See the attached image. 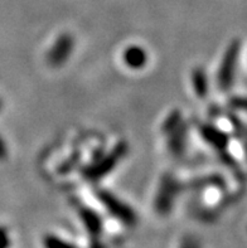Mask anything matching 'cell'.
I'll return each instance as SVG.
<instances>
[{"label": "cell", "mask_w": 247, "mask_h": 248, "mask_svg": "<svg viewBox=\"0 0 247 248\" xmlns=\"http://www.w3.org/2000/svg\"><path fill=\"white\" fill-rule=\"evenodd\" d=\"M99 198L114 217H116L119 220H121L122 223L128 224V226L134 224V222L136 220L134 211L124 202L116 198L115 195L111 194L110 192H106V190L99 192Z\"/></svg>", "instance_id": "obj_1"}, {"label": "cell", "mask_w": 247, "mask_h": 248, "mask_svg": "<svg viewBox=\"0 0 247 248\" xmlns=\"http://www.w3.org/2000/svg\"><path fill=\"white\" fill-rule=\"evenodd\" d=\"M126 150L125 144H120L119 146H116L115 150H113L107 156L102 157L99 163L91 165L86 171V175L91 179H100L103 175L109 174L114 168L116 167V164L119 163L120 159L124 156Z\"/></svg>", "instance_id": "obj_2"}, {"label": "cell", "mask_w": 247, "mask_h": 248, "mask_svg": "<svg viewBox=\"0 0 247 248\" xmlns=\"http://www.w3.org/2000/svg\"><path fill=\"white\" fill-rule=\"evenodd\" d=\"M75 41L69 34H62L58 37L48 53V62L50 66L61 67L66 63L69 56L72 54Z\"/></svg>", "instance_id": "obj_3"}, {"label": "cell", "mask_w": 247, "mask_h": 248, "mask_svg": "<svg viewBox=\"0 0 247 248\" xmlns=\"http://www.w3.org/2000/svg\"><path fill=\"white\" fill-rule=\"evenodd\" d=\"M179 193V183L173 178L172 175H166L162 183H160V188L158 190L157 201L155 205L159 209V212L169 211L173 205L174 198Z\"/></svg>", "instance_id": "obj_4"}, {"label": "cell", "mask_w": 247, "mask_h": 248, "mask_svg": "<svg viewBox=\"0 0 247 248\" xmlns=\"http://www.w3.org/2000/svg\"><path fill=\"white\" fill-rule=\"evenodd\" d=\"M122 60L129 68L140 69L147 64L148 54L140 46H130L124 50Z\"/></svg>", "instance_id": "obj_5"}, {"label": "cell", "mask_w": 247, "mask_h": 248, "mask_svg": "<svg viewBox=\"0 0 247 248\" xmlns=\"http://www.w3.org/2000/svg\"><path fill=\"white\" fill-rule=\"evenodd\" d=\"M166 134H170V140H169V149L172 154L181 155L184 149L185 141V131L181 127V123L173 127L172 130L166 131Z\"/></svg>", "instance_id": "obj_6"}, {"label": "cell", "mask_w": 247, "mask_h": 248, "mask_svg": "<svg viewBox=\"0 0 247 248\" xmlns=\"http://www.w3.org/2000/svg\"><path fill=\"white\" fill-rule=\"evenodd\" d=\"M233 57H235V50H230V53L227 54L222 64L221 73H219V83L222 86H229L231 83L232 71H233Z\"/></svg>", "instance_id": "obj_7"}, {"label": "cell", "mask_w": 247, "mask_h": 248, "mask_svg": "<svg viewBox=\"0 0 247 248\" xmlns=\"http://www.w3.org/2000/svg\"><path fill=\"white\" fill-rule=\"evenodd\" d=\"M192 81H193V87L194 91H196V94L199 96V97H204L207 93V88H208L207 86L208 85H207V77L203 69H194Z\"/></svg>", "instance_id": "obj_8"}, {"label": "cell", "mask_w": 247, "mask_h": 248, "mask_svg": "<svg viewBox=\"0 0 247 248\" xmlns=\"http://www.w3.org/2000/svg\"><path fill=\"white\" fill-rule=\"evenodd\" d=\"M43 246L44 248H77L66 239L61 238L58 236H53V234H48V236L44 237Z\"/></svg>", "instance_id": "obj_9"}, {"label": "cell", "mask_w": 247, "mask_h": 248, "mask_svg": "<svg viewBox=\"0 0 247 248\" xmlns=\"http://www.w3.org/2000/svg\"><path fill=\"white\" fill-rule=\"evenodd\" d=\"M81 217L82 220L84 222V224H86V227H88L92 232H96V231L99 232V231H100L101 220L94 212L90 211V209H82Z\"/></svg>", "instance_id": "obj_10"}, {"label": "cell", "mask_w": 247, "mask_h": 248, "mask_svg": "<svg viewBox=\"0 0 247 248\" xmlns=\"http://www.w3.org/2000/svg\"><path fill=\"white\" fill-rule=\"evenodd\" d=\"M12 245V238L6 228L0 227V248H10Z\"/></svg>", "instance_id": "obj_11"}, {"label": "cell", "mask_w": 247, "mask_h": 248, "mask_svg": "<svg viewBox=\"0 0 247 248\" xmlns=\"http://www.w3.org/2000/svg\"><path fill=\"white\" fill-rule=\"evenodd\" d=\"M0 107H1V101H0Z\"/></svg>", "instance_id": "obj_12"}]
</instances>
